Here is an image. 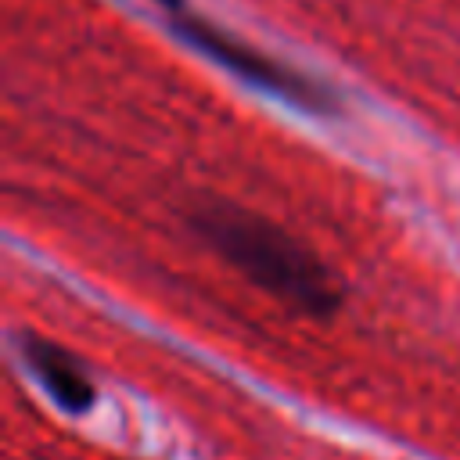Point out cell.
<instances>
[{
	"mask_svg": "<svg viewBox=\"0 0 460 460\" xmlns=\"http://www.w3.org/2000/svg\"><path fill=\"white\" fill-rule=\"evenodd\" d=\"M194 226L230 266H237L252 284L277 295L280 302L313 316L338 309L341 288L334 284L331 270L266 216L219 201L201 205L194 212Z\"/></svg>",
	"mask_w": 460,
	"mask_h": 460,
	"instance_id": "1",
	"label": "cell"
},
{
	"mask_svg": "<svg viewBox=\"0 0 460 460\" xmlns=\"http://www.w3.org/2000/svg\"><path fill=\"white\" fill-rule=\"evenodd\" d=\"M165 25L198 54H205L212 65H219L223 72H230L234 79L273 93L277 101L302 108L309 115H338V97L327 83L298 72L295 65L266 54L262 47H252L248 40H241L237 32L208 22L205 14H198L187 0H155Z\"/></svg>",
	"mask_w": 460,
	"mask_h": 460,
	"instance_id": "2",
	"label": "cell"
},
{
	"mask_svg": "<svg viewBox=\"0 0 460 460\" xmlns=\"http://www.w3.org/2000/svg\"><path fill=\"white\" fill-rule=\"evenodd\" d=\"M22 359L32 370V377L43 385V392L65 410V413H86L97 399V385L83 359L68 352L65 345L25 331L22 334Z\"/></svg>",
	"mask_w": 460,
	"mask_h": 460,
	"instance_id": "3",
	"label": "cell"
}]
</instances>
